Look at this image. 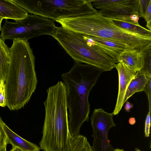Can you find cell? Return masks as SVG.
Listing matches in <instances>:
<instances>
[{
    "label": "cell",
    "instance_id": "cell-20",
    "mask_svg": "<svg viewBox=\"0 0 151 151\" xmlns=\"http://www.w3.org/2000/svg\"><path fill=\"white\" fill-rule=\"evenodd\" d=\"M8 144L9 142L7 137L0 121V151H6Z\"/></svg>",
    "mask_w": 151,
    "mask_h": 151
},
{
    "label": "cell",
    "instance_id": "cell-21",
    "mask_svg": "<svg viewBox=\"0 0 151 151\" xmlns=\"http://www.w3.org/2000/svg\"><path fill=\"white\" fill-rule=\"evenodd\" d=\"M151 77L149 78L143 91L145 93L149 102V111L151 110Z\"/></svg>",
    "mask_w": 151,
    "mask_h": 151
},
{
    "label": "cell",
    "instance_id": "cell-26",
    "mask_svg": "<svg viewBox=\"0 0 151 151\" xmlns=\"http://www.w3.org/2000/svg\"><path fill=\"white\" fill-rule=\"evenodd\" d=\"M125 103L124 109L127 112H129L130 111V109L133 107V104L128 101H126Z\"/></svg>",
    "mask_w": 151,
    "mask_h": 151
},
{
    "label": "cell",
    "instance_id": "cell-17",
    "mask_svg": "<svg viewBox=\"0 0 151 151\" xmlns=\"http://www.w3.org/2000/svg\"><path fill=\"white\" fill-rule=\"evenodd\" d=\"M9 60V48L0 37V83L5 82Z\"/></svg>",
    "mask_w": 151,
    "mask_h": 151
},
{
    "label": "cell",
    "instance_id": "cell-29",
    "mask_svg": "<svg viewBox=\"0 0 151 151\" xmlns=\"http://www.w3.org/2000/svg\"><path fill=\"white\" fill-rule=\"evenodd\" d=\"M3 19L0 17V31H1L2 29L1 23Z\"/></svg>",
    "mask_w": 151,
    "mask_h": 151
},
{
    "label": "cell",
    "instance_id": "cell-28",
    "mask_svg": "<svg viewBox=\"0 0 151 151\" xmlns=\"http://www.w3.org/2000/svg\"><path fill=\"white\" fill-rule=\"evenodd\" d=\"M10 151H22L18 147L12 146V149Z\"/></svg>",
    "mask_w": 151,
    "mask_h": 151
},
{
    "label": "cell",
    "instance_id": "cell-5",
    "mask_svg": "<svg viewBox=\"0 0 151 151\" xmlns=\"http://www.w3.org/2000/svg\"><path fill=\"white\" fill-rule=\"evenodd\" d=\"M75 62L91 65L104 71L115 68L116 62L99 49L91 45L85 34L57 27L52 36Z\"/></svg>",
    "mask_w": 151,
    "mask_h": 151
},
{
    "label": "cell",
    "instance_id": "cell-11",
    "mask_svg": "<svg viewBox=\"0 0 151 151\" xmlns=\"http://www.w3.org/2000/svg\"><path fill=\"white\" fill-rule=\"evenodd\" d=\"M139 0H131L127 4L120 5L109 9L100 10L102 16L110 19H118L131 17L135 14L139 15Z\"/></svg>",
    "mask_w": 151,
    "mask_h": 151
},
{
    "label": "cell",
    "instance_id": "cell-27",
    "mask_svg": "<svg viewBox=\"0 0 151 151\" xmlns=\"http://www.w3.org/2000/svg\"><path fill=\"white\" fill-rule=\"evenodd\" d=\"M129 124L131 125H134L136 122L135 118L134 117H131L129 119Z\"/></svg>",
    "mask_w": 151,
    "mask_h": 151
},
{
    "label": "cell",
    "instance_id": "cell-10",
    "mask_svg": "<svg viewBox=\"0 0 151 151\" xmlns=\"http://www.w3.org/2000/svg\"><path fill=\"white\" fill-rule=\"evenodd\" d=\"M115 68L118 74L119 88L116 102L112 112L114 115L119 114L124 105V101L128 86L132 79L136 76L135 72L122 62L116 65Z\"/></svg>",
    "mask_w": 151,
    "mask_h": 151
},
{
    "label": "cell",
    "instance_id": "cell-23",
    "mask_svg": "<svg viewBox=\"0 0 151 151\" xmlns=\"http://www.w3.org/2000/svg\"><path fill=\"white\" fill-rule=\"evenodd\" d=\"M144 18L147 22L146 25L150 30L151 29V0L147 8L145 13Z\"/></svg>",
    "mask_w": 151,
    "mask_h": 151
},
{
    "label": "cell",
    "instance_id": "cell-31",
    "mask_svg": "<svg viewBox=\"0 0 151 151\" xmlns=\"http://www.w3.org/2000/svg\"><path fill=\"white\" fill-rule=\"evenodd\" d=\"M135 151H141L139 149L137 148H136L135 149Z\"/></svg>",
    "mask_w": 151,
    "mask_h": 151
},
{
    "label": "cell",
    "instance_id": "cell-13",
    "mask_svg": "<svg viewBox=\"0 0 151 151\" xmlns=\"http://www.w3.org/2000/svg\"><path fill=\"white\" fill-rule=\"evenodd\" d=\"M28 13L12 0H0V17L15 21L25 19Z\"/></svg>",
    "mask_w": 151,
    "mask_h": 151
},
{
    "label": "cell",
    "instance_id": "cell-7",
    "mask_svg": "<svg viewBox=\"0 0 151 151\" xmlns=\"http://www.w3.org/2000/svg\"><path fill=\"white\" fill-rule=\"evenodd\" d=\"M57 27L54 20L35 15L28 14L24 19L15 22L5 19L0 37L5 41L22 39L28 41L43 35L52 36Z\"/></svg>",
    "mask_w": 151,
    "mask_h": 151
},
{
    "label": "cell",
    "instance_id": "cell-8",
    "mask_svg": "<svg viewBox=\"0 0 151 151\" xmlns=\"http://www.w3.org/2000/svg\"><path fill=\"white\" fill-rule=\"evenodd\" d=\"M113 114L102 109H95L91 117L93 138L92 148L93 151H114V149L108 138L110 129L115 127Z\"/></svg>",
    "mask_w": 151,
    "mask_h": 151
},
{
    "label": "cell",
    "instance_id": "cell-6",
    "mask_svg": "<svg viewBox=\"0 0 151 151\" xmlns=\"http://www.w3.org/2000/svg\"><path fill=\"white\" fill-rule=\"evenodd\" d=\"M28 13L53 20L86 14L91 0H12Z\"/></svg>",
    "mask_w": 151,
    "mask_h": 151
},
{
    "label": "cell",
    "instance_id": "cell-19",
    "mask_svg": "<svg viewBox=\"0 0 151 151\" xmlns=\"http://www.w3.org/2000/svg\"><path fill=\"white\" fill-rule=\"evenodd\" d=\"M151 53H150L146 56L143 68L139 71L149 77H151Z\"/></svg>",
    "mask_w": 151,
    "mask_h": 151
},
{
    "label": "cell",
    "instance_id": "cell-1",
    "mask_svg": "<svg viewBox=\"0 0 151 151\" xmlns=\"http://www.w3.org/2000/svg\"><path fill=\"white\" fill-rule=\"evenodd\" d=\"M44 103L45 118L39 145L44 151H93L87 138L70 132L66 87L62 81L50 87Z\"/></svg>",
    "mask_w": 151,
    "mask_h": 151
},
{
    "label": "cell",
    "instance_id": "cell-12",
    "mask_svg": "<svg viewBox=\"0 0 151 151\" xmlns=\"http://www.w3.org/2000/svg\"><path fill=\"white\" fill-rule=\"evenodd\" d=\"M150 53L137 50L124 52L119 56L118 63H122L132 71L137 72L143 68L146 56Z\"/></svg>",
    "mask_w": 151,
    "mask_h": 151
},
{
    "label": "cell",
    "instance_id": "cell-30",
    "mask_svg": "<svg viewBox=\"0 0 151 151\" xmlns=\"http://www.w3.org/2000/svg\"><path fill=\"white\" fill-rule=\"evenodd\" d=\"M114 151H124L123 149L119 148L114 149Z\"/></svg>",
    "mask_w": 151,
    "mask_h": 151
},
{
    "label": "cell",
    "instance_id": "cell-24",
    "mask_svg": "<svg viewBox=\"0 0 151 151\" xmlns=\"http://www.w3.org/2000/svg\"><path fill=\"white\" fill-rule=\"evenodd\" d=\"M150 113L151 111H149L145 120L144 132L145 137H148L150 136L151 124Z\"/></svg>",
    "mask_w": 151,
    "mask_h": 151
},
{
    "label": "cell",
    "instance_id": "cell-14",
    "mask_svg": "<svg viewBox=\"0 0 151 151\" xmlns=\"http://www.w3.org/2000/svg\"><path fill=\"white\" fill-rule=\"evenodd\" d=\"M0 121L7 137L9 144L22 151H40V147L20 137L11 129L4 122L0 116Z\"/></svg>",
    "mask_w": 151,
    "mask_h": 151
},
{
    "label": "cell",
    "instance_id": "cell-2",
    "mask_svg": "<svg viewBox=\"0 0 151 151\" xmlns=\"http://www.w3.org/2000/svg\"><path fill=\"white\" fill-rule=\"evenodd\" d=\"M4 88L6 106L10 110L23 107L36 89L35 57L28 41H13Z\"/></svg>",
    "mask_w": 151,
    "mask_h": 151
},
{
    "label": "cell",
    "instance_id": "cell-15",
    "mask_svg": "<svg viewBox=\"0 0 151 151\" xmlns=\"http://www.w3.org/2000/svg\"><path fill=\"white\" fill-rule=\"evenodd\" d=\"M112 22L117 27L129 32L140 35L151 37V31L142 27L138 23L132 21L129 18L121 19H111Z\"/></svg>",
    "mask_w": 151,
    "mask_h": 151
},
{
    "label": "cell",
    "instance_id": "cell-25",
    "mask_svg": "<svg viewBox=\"0 0 151 151\" xmlns=\"http://www.w3.org/2000/svg\"><path fill=\"white\" fill-rule=\"evenodd\" d=\"M6 106L4 86L0 90V106L5 107Z\"/></svg>",
    "mask_w": 151,
    "mask_h": 151
},
{
    "label": "cell",
    "instance_id": "cell-22",
    "mask_svg": "<svg viewBox=\"0 0 151 151\" xmlns=\"http://www.w3.org/2000/svg\"><path fill=\"white\" fill-rule=\"evenodd\" d=\"M150 0H139V16L144 18L145 13Z\"/></svg>",
    "mask_w": 151,
    "mask_h": 151
},
{
    "label": "cell",
    "instance_id": "cell-9",
    "mask_svg": "<svg viewBox=\"0 0 151 151\" xmlns=\"http://www.w3.org/2000/svg\"><path fill=\"white\" fill-rule=\"evenodd\" d=\"M86 35L87 40L91 45L105 52L117 63L118 58L122 52L137 50L123 43L104 38Z\"/></svg>",
    "mask_w": 151,
    "mask_h": 151
},
{
    "label": "cell",
    "instance_id": "cell-18",
    "mask_svg": "<svg viewBox=\"0 0 151 151\" xmlns=\"http://www.w3.org/2000/svg\"><path fill=\"white\" fill-rule=\"evenodd\" d=\"M131 0H91L93 6L100 10L109 9L130 2Z\"/></svg>",
    "mask_w": 151,
    "mask_h": 151
},
{
    "label": "cell",
    "instance_id": "cell-16",
    "mask_svg": "<svg viewBox=\"0 0 151 151\" xmlns=\"http://www.w3.org/2000/svg\"><path fill=\"white\" fill-rule=\"evenodd\" d=\"M149 78L139 71L130 81L126 92L123 103L135 93L143 91Z\"/></svg>",
    "mask_w": 151,
    "mask_h": 151
},
{
    "label": "cell",
    "instance_id": "cell-4",
    "mask_svg": "<svg viewBox=\"0 0 151 151\" xmlns=\"http://www.w3.org/2000/svg\"><path fill=\"white\" fill-rule=\"evenodd\" d=\"M55 21L63 27L70 30L123 43L145 52L151 50V37L117 27L111 19L101 14L92 4L87 13L83 16Z\"/></svg>",
    "mask_w": 151,
    "mask_h": 151
},
{
    "label": "cell",
    "instance_id": "cell-3",
    "mask_svg": "<svg viewBox=\"0 0 151 151\" xmlns=\"http://www.w3.org/2000/svg\"><path fill=\"white\" fill-rule=\"evenodd\" d=\"M103 72L91 65L75 62L70 70L61 75L66 89L69 128L73 137L80 134L83 124L89 121V95Z\"/></svg>",
    "mask_w": 151,
    "mask_h": 151
}]
</instances>
